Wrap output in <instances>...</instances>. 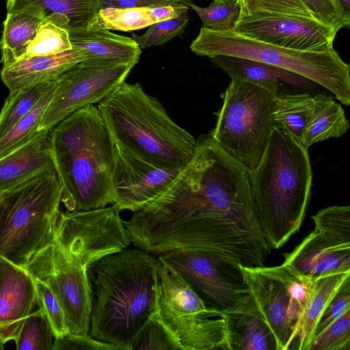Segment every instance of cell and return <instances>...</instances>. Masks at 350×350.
I'll use <instances>...</instances> for the list:
<instances>
[{
  "label": "cell",
  "instance_id": "cell-21",
  "mask_svg": "<svg viewBox=\"0 0 350 350\" xmlns=\"http://www.w3.org/2000/svg\"><path fill=\"white\" fill-rule=\"evenodd\" d=\"M223 313L229 350H276L273 335L251 295L237 307Z\"/></svg>",
  "mask_w": 350,
  "mask_h": 350
},
{
  "label": "cell",
  "instance_id": "cell-23",
  "mask_svg": "<svg viewBox=\"0 0 350 350\" xmlns=\"http://www.w3.org/2000/svg\"><path fill=\"white\" fill-rule=\"evenodd\" d=\"M46 16L44 10L36 5L7 12L0 40L3 67L22 58Z\"/></svg>",
  "mask_w": 350,
  "mask_h": 350
},
{
  "label": "cell",
  "instance_id": "cell-48",
  "mask_svg": "<svg viewBox=\"0 0 350 350\" xmlns=\"http://www.w3.org/2000/svg\"><path fill=\"white\" fill-rule=\"evenodd\" d=\"M3 346H4V344L3 343L1 340L0 339V350L3 349Z\"/></svg>",
  "mask_w": 350,
  "mask_h": 350
},
{
  "label": "cell",
  "instance_id": "cell-7",
  "mask_svg": "<svg viewBox=\"0 0 350 350\" xmlns=\"http://www.w3.org/2000/svg\"><path fill=\"white\" fill-rule=\"evenodd\" d=\"M190 49L199 56L240 57L280 67L302 76L350 105V66L334 49L304 51L277 46L243 36L232 30L201 27Z\"/></svg>",
  "mask_w": 350,
  "mask_h": 350
},
{
  "label": "cell",
  "instance_id": "cell-32",
  "mask_svg": "<svg viewBox=\"0 0 350 350\" xmlns=\"http://www.w3.org/2000/svg\"><path fill=\"white\" fill-rule=\"evenodd\" d=\"M53 338L50 324L38 308L25 318L14 341L18 350H53Z\"/></svg>",
  "mask_w": 350,
  "mask_h": 350
},
{
  "label": "cell",
  "instance_id": "cell-3",
  "mask_svg": "<svg viewBox=\"0 0 350 350\" xmlns=\"http://www.w3.org/2000/svg\"><path fill=\"white\" fill-rule=\"evenodd\" d=\"M50 143L67 211L113 204V142L98 106L86 105L62 120L51 130Z\"/></svg>",
  "mask_w": 350,
  "mask_h": 350
},
{
  "label": "cell",
  "instance_id": "cell-35",
  "mask_svg": "<svg viewBox=\"0 0 350 350\" xmlns=\"http://www.w3.org/2000/svg\"><path fill=\"white\" fill-rule=\"evenodd\" d=\"M179 2L196 11L202 22V27L211 30H232L240 15L238 3L225 5L213 2L203 8L191 0H180Z\"/></svg>",
  "mask_w": 350,
  "mask_h": 350
},
{
  "label": "cell",
  "instance_id": "cell-37",
  "mask_svg": "<svg viewBox=\"0 0 350 350\" xmlns=\"http://www.w3.org/2000/svg\"><path fill=\"white\" fill-rule=\"evenodd\" d=\"M188 21L187 11H186L176 18L152 24L143 35L132 33L131 38L137 43L140 49H145L152 46L163 45L174 37L183 33Z\"/></svg>",
  "mask_w": 350,
  "mask_h": 350
},
{
  "label": "cell",
  "instance_id": "cell-13",
  "mask_svg": "<svg viewBox=\"0 0 350 350\" xmlns=\"http://www.w3.org/2000/svg\"><path fill=\"white\" fill-rule=\"evenodd\" d=\"M157 258L185 281L208 307L226 312L250 295L239 265L210 252L179 248L159 254Z\"/></svg>",
  "mask_w": 350,
  "mask_h": 350
},
{
  "label": "cell",
  "instance_id": "cell-29",
  "mask_svg": "<svg viewBox=\"0 0 350 350\" xmlns=\"http://www.w3.org/2000/svg\"><path fill=\"white\" fill-rule=\"evenodd\" d=\"M313 107V96L307 93L278 94L276 126L299 141Z\"/></svg>",
  "mask_w": 350,
  "mask_h": 350
},
{
  "label": "cell",
  "instance_id": "cell-2",
  "mask_svg": "<svg viewBox=\"0 0 350 350\" xmlns=\"http://www.w3.org/2000/svg\"><path fill=\"white\" fill-rule=\"evenodd\" d=\"M159 260L140 249H124L91 265L93 304L88 334L129 350L135 336L154 313Z\"/></svg>",
  "mask_w": 350,
  "mask_h": 350
},
{
  "label": "cell",
  "instance_id": "cell-46",
  "mask_svg": "<svg viewBox=\"0 0 350 350\" xmlns=\"http://www.w3.org/2000/svg\"><path fill=\"white\" fill-rule=\"evenodd\" d=\"M342 28L350 24V0H331Z\"/></svg>",
  "mask_w": 350,
  "mask_h": 350
},
{
  "label": "cell",
  "instance_id": "cell-47",
  "mask_svg": "<svg viewBox=\"0 0 350 350\" xmlns=\"http://www.w3.org/2000/svg\"><path fill=\"white\" fill-rule=\"evenodd\" d=\"M213 2L228 5L234 3H238V0H213Z\"/></svg>",
  "mask_w": 350,
  "mask_h": 350
},
{
  "label": "cell",
  "instance_id": "cell-20",
  "mask_svg": "<svg viewBox=\"0 0 350 350\" xmlns=\"http://www.w3.org/2000/svg\"><path fill=\"white\" fill-rule=\"evenodd\" d=\"M51 131H40L26 144L0 158V189L6 190L54 167Z\"/></svg>",
  "mask_w": 350,
  "mask_h": 350
},
{
  "label": "cell",
  "instance_id": "cell-17",
  "mask_svg": "<svg viewBox=\"0 0 350 350\" xmlns=\"http://www.w3.org/2000/svg\"><path fill=\"white\" fill-rule=\"evenodd\" d=\"M33 278L22 267L0 257V339L14 340L25 318L35 310Z\"/></svg>",
  "mask_w": 350,
  "mask_h": 350
},
{
  "label": "cell",
  "instance_id": "cell-1",
  "mask_svg": "<svg viewBox=\"0 0 350 350\" xmlns=\"http://www.w3.org/2000/svg\"><path fill=\"white\" fill-rule=\"evenodd\" d=\"M250 170L211 135L159 196L123 221L131 243L158 255L194 248L244 267H262L272 247L261 229Z\"/></svg>",
  "mask_w": 350,
  "mask_h": 350
},
{
  "label": "cell",
  "instance_id": "cell-45",
  "mask_svg": "<svg viewBox=\"0 0 350 350\" xmlns=\"http://www.w3.org/2000/svg\"><path fill=\"white\" fill-rule=\"evenodd\" d=\"M189 7L180 2L150 8V14L155 23L176 18L188 11Z\"/></svg>",
  "mask_w": 350,
  "mask_h": 350
},
{
  "label": "cell",
  "instance_id": "cell-44",
  "mask_svg": "<svg viewBox=\"0 0 350 350\" xmlns=\"http://www.w3.org/2000/svg\"><path fill=\"white\" fill-rule=\"evenodd\" d=\"M180 0H98L99 8L126 9L133 8H151L179 2Z\"/></svg>",
  "mask_w": 350,
  "mask_h": 350
},
{
  "label": "cell",
  "instance_id": "cell-41",
  "mask_svg": "<svg viewBox=\"0 0 350 350\" xmlns=\"http://www.w3.org/2000/svg\"><path fill=\"white\" fill-rule=\"evenodd\" d=\"M349 310H350V277L341 284L321 313L315 327L312 339Z\"/></svg>",
  "mask_w": 350,
  "mask_h": 350
},
{
  "label": "cell",
  "instance_id": "cell-18",
  "mask_svg": "<svg viewBox=\"0 0 350 350\" xmlns=\"http://www.w3.org/2000/svg\"><path fill=\"white\" fill-rule=\"evenodd\" d=\"M284 256V263L312 280L332 273L350 272V243L315 229Z\"/></svg>",
  "mask_w": 350,
  "mask_h": 350
},
{
  "label": "cell",
  "instance_id": "cell-24",
  "mask_svg": "<svg viewBox=\"0 0 350 350\" xmlns=\"http://www.w3.org/2000/svg\"><path fill=\"white\" fill-rule=\"evenodd\" d=\"M208 58L214 66L224 70L231 79L284 83L305 90H312L317 85L290 70L250 59L221 55Z\"/></svg>",
  "mask_w": 350,
  "mask_h": 350
},
{
  "label": "cell",
  "instance_id": "cell-43",
  "mask_svg": "<svg viewBox=\"0 0 350 350\" xmlns=\"http://www.w3.org/2000/svg\"><path fill=\"white\" fill-rule=\"evenodd\" d=\"M312 17L321 23L342 28L331 0H301Z\"/></svg>",
  "mask_w": 350,
  "mask_h": 350
},
{
  "label": "cell",
  "instance_id": "cell-49",
  "mask_svg": "<svg viewBox=\"0 0 350 350\" xmlns=\"http://www.w3.org/2000/svg\"><path fill=\"white\" fill-rule=\"evenodd\" d=\"M5 190L0 189V198Z\"/></svg>",
  "mask_w": 350,
  "mask_h": 350
},
{
  "label": "cell",
  "instance_id": "cell-31",
  "mask_svg": "<svg viewBox=\"0 0 350 350\" xmlns=\"http://www.w3.org/2000/svg\"><path fill=\"white\" fill-rule=\"evenodd\" d=\"M56 85L57 79L36 105L0 139V158L26 144L40 131V122Z\"/></svg>",
  "mask_w": 350,
  "mask_h": 350
},
{
  "label": "cell",
  "instance_id": "cell-30",
  "mask_svg": "<svg viewBox=\"0 0 350 350\" xmlns=\"http://www.w3.org/2000/svg\"><path fill=\"white\" fill-rule=\"evenodd\" d=\"M55 80L10 92L0 112V139L36 105Z\"/></svg>",
  "mask_w": 350,
  "mask_h": 350
},
{
  "label": "cell",
  "instance_id": "cell-15",
  "mask_svg": "<svg viewBox=\"0 0 350 350\" xmlns=\"http://www.w3.org/2000/svg\"><path fill=\"white\" fill-rule=\"evenodd\" d=\"M340 29L313 17L260 11L239 15L232 31L282 48L325 51L334 49V41Z\"/></svg>",
  "mask_w": 350,
  "mask_h": 350
},
{
  "label": "cell",
  "instance_id": "cell-26",
  "mask_svg": "<svg viewBox=\"0 0 350 350\" xmlns=\"http://www.w3.org/2000/svg\"><path fill=\"white\" fill-rule=\"evenodd\" d=\"M350 272L332 273L319 277L312 282L298 339V350H307L321 313L332 300Z\"/></svg>",
  "mask_w": 350,
  "mask_h": 350
},
{
  "label": "cell",
  "instance_id": "cell-22",
  "mask_svg": "<svg viewBox=\"0 0 350 350\" xmlns=\"http://www.w3.org/2000/svg\"><path fill=\"white\" fill-rule=\"evenodd\" d=\"M72 45L85 51L90 58L119 61L135 65L142 49L131 38L113 33L103 27L91 29L68 27Z\"/></svg>",
  "mask_w": 350,
  "mask_h": 350
},
{
  "label": "cell",
  "instance_id": "cell-36",
  "mask_svg": "<svg viewBox=\"0 0 350 350\" xmlns=\"http://www.w3.org/2000/svg\"><path fill=\"white\" fill-rule=\"evenodd\" d=\"M315 230L343 243H350V206H331L312 217Z\"/></svg>",
  "mask_w": 350,
  "mask_h": 350
},
{
  "label": "cell",
  "instance_id": "cell-33",
  "mask_svg": "<svg viewBox=\"0 0 350 350\" xmlns=\"http://www.w3.org/2000/svg\"><path fill=\"white\" fill-rule=\"evenodd\" d=\"M98 21L107 29L123 31L143 29L155 23L150 14V8H108L99 11Z\"/></svg>",
  "mask_w": 350,
  "mask_h": 350
},
{
  "label": "cell",
  "instance_id": "cell-19",
  "mask_svg": "<svg viewBox=\"0 0 350 350\" xmlns=\"http://www.w3.org/2000/svg\"><path fill=\"white\" fill-rule=\"evenodd\" d=\"M90 59L86 51L72 45V48L57 54L20 59L3 67L1 77L10 91L47 83L57 79L63 72L79 63Z\"/></svg>",
  "mask_w": 350,
  "mask_h": 350
},
{
  "label": "cell",
  "instance_id": "cell-38",
  "mask_svg": "<svg viewBox=\"0 0 350 350\" xmlns=\"http://www.w3.org/2000/svg\"><path fill=\"white\" fill-rule=\"evenodd\" d=\"M307 350H350V310L314 337Z\"/></svg>",
  "mask_w": 350,
  "mask_h": 350
},
{
  "label": "cell",
  "instance_id": "cell-4",
  "mask_svg": "<svg viewBox=\"0 0 350 350\" xmlns=\"http://www.w3.org/2000/svg\"><path fill=\"white\" fill-rule=\"evenodd\" d=\"M250 180L264 236L279 249L299 230L308 205L312 172L308 149L275 127Z\"/></svg>",
  "mask_w": 350,
  "mask_h": 350
},
{
  "label": "cell",
  "instance_id": "cell-25",
  "mask_svg": "<svg viewBox=\"0 0 350 350\" xmlns=\"http://www.w3.org/2000/svg\"><path fill=\"white\" fill-rule=\"evenodd\" d=\"M349 123L339 103L325 93L313 96V107L301 137L307 149L319 142L345 134Z\"/></svg>",
  "mask_w": 350,
  "mask_h": 350
},
{
  "label": "cell",
  "instance_id": "cell-5",
  "mask_svg": "<svg viewBox=\"0 0 350 350\" xmlns=\"http://www.w3.org/2000/svg\"><path fill=\"white\" fill-rule=\"evenodd\" d=\"M98 107L113 143L155 165L182 170L197 141L138 83L123 81Z\"/></svg>",
  "mask_w": 350,
  "mask_h": 350
},
{
  "label": "cell",
  "instance_id": "cell-6",
  "mask_svg": "<svg viewBox=\"0 0 350 350\" xmlns=\"http://www.w3.org/2000/svg\"><path fill=\"white\" fill-rule=\"evenodd\" d=\"M62 191L53 167L3 191L0 198V257L24 267L52 240Z\"/></svg>",
  "mask_w": 350,
  "mask_h": 350
},
{
  "label": "cell",
  "instance_id": "cell-40",
  "mask_svg": "<svg viewBox=\"0 0 350 350\" xmlns=\"http://www.w3.org/2000/svg\"><path fill=\"white\" fill-rule=\"evenodd\" d=\"M240 15L269 12L312 17L301 0H238Z\"/></svg>",
  "mask_w": 350,
  "mask_h": 350
},
{
  "label": "cell",
  "instance_id": "cell-9",
  "mask_svg": "<svg viewBox=\"0 0 350 350\" xmlns=\"http://www.w3.org/2000/svg\"><path fill=\"white\" fill-rule=\"evenodd\" d=\"M155 296L152 314L181 350H229L224 313L207 306L185 281L161 261L156 272Z\"/></svg>",
  "mask_w": 350,
  "mask_h": 350
},
{
  "label": "cell",
  "instance_id": "cell-12",
  "mask_svg": "<svg viewBox=\"0 0 350 350\" xmlns=\"http://www.w3.org/2000/svg\"><path fill=\"white\" fill-rule=\"evenodd\" d=\"M24 268L53 292L63 310L68 332L88 334L94 295L88 269L76 262L53 236Z\"/></svg>",
  "mask_w": 350,
  "mask_h": 350
},
{
  "label": "cell",
  "instance_id": "cell-27",
  "mask_svg": "<svg viewBox=\"0 0 350 350\" xmlns=\"http://www.w3.org/2000/svg\"><path fill=\"white\" fill-rule=\"evenodd\" d=\"M31 5L42 8L46 15L52 13L65 15L71 28L101 27L98 21V0H6L7 12Z\"/></svg>",
  "mask_w": 350,
  "mask_h": 350
},
{
  "label": "cell",
  "instance_id": "cell-11",
  "mask_svg": "<svg viewBox=\"0 0 350 350\" xmlns=\"http://www.w3.org/2000/svg\"><path fill=\"white\" fill-rule=\"evenodd\" d=\"M120 211L114 204L89 211H59L53 221V238L75 262L88 269L131 243Z\"/></svg>",
  "mask_w": 350,
  "mask_h": 350
},
{
  "label": "cell",
  "instance_id": "cell-34",
  "mask_svg": "<svg viewBox=\"0 0 350 350\" xmlns=\"http://www.w3.org/2000/svg\"><path fill=\"white\" fill-rule=\"evenodd\" d=\"M178 342L165 325L152 314L133 339L129 350H178Z\"/></svg>",
  "mask_w": 350,
  "mask_h": 350
},
{
  "label": "cell",
  "instance_id": "cell-16",
  "mask_svg": "<svg viewBox=\"0 0 350 350\" xmlns=\"http://www.w3.org/2000/svg\"><path fill=\"white\" fill-rule=\"evenodd\" d=\"M181 170L155 165L113 143V204L134 212L164 191Z\"/></svg>",
  "mask_w": 350,
  "mask_h": 350
},
{
  "label": "cell",
  "instance_id": "cell-39",
  "mask_svg": "<svg viewBox=\"0 0 350 350\" xmlns=\"http://www.w3.org/2000/svg\"><path fill=\"white\" fill-rule=\"evenodd\" d=\"M37 304L45 314L54 336L59 338L68 332L61 306L50 287L44 282L35 279Z\"/></svg>",
  "mask_w": 350,
  "mask_h": 350
},
{
  "label": "cell",
  "instance_id": "cell-14",
  "mask_svg": "<svg viewBox=\"0 0 350 350\" xmlns=\"http://www.w3.org/2000/svg\"><path fill=\"white\" fill-rule=\"evenodd\" d=\"M135 65L105 59H87L57 79L39 131H51L77 110L100 103L129 76Z\"/></svg>",
  "mask_w": 350,
  "mask_h": 350
},
{
  "label": "cell",
  "instance_id": "cell-10",
  "mask_svg": "<svg viewBox=\"0 0 350 350\" xmlns=\"http://www.w3.org/2000/svg\"><path fill=\"white\" fill-rule=\"evenodd\" d=\"M240 270L250 295L271 329L276 350L298 349L301 321L313 280L285 263Z\"/></svg>",
  "mask_w": 350,
  "mask_h": 350
},
{
  "label": "cell",
  "instance_id": "cell-28",
  "mask_svg": "<svg viewBox=\"0 0 350 350\" xmlns=\"http://www.w3.org/2000/svg\"><path fill=\"white\" fill-rule=\"evenodd\" d=\"M68 27L69 21L65 15L59 13L47 15L21 59L57 54L71 49Z\"/></svg>",
  "mask_w": 350,
  "mask_h": 350
},
{
  "label": "cell",
  "instance_id": "cell-42",
  "mask_svg": "<svg viewBox=\"0 0 350 350\" xmlns=\"http://www.w3.org/2000/svg\"><path fill=\"white\" fill-rule=\"evenodd\" d=\"M123 350L118 345L98 340L88 334H77L68 332L54 338L53 350Z\"/></svg>",
  "mask_w": 350,
  "mask_h": 350
},
{
  "label": "cell",
  "instance_id": "cell-8",
  "mask_svg": "<svg viewBox=\"0 0 350 350\" xmlns=\"http://www.w3.org/2000/svg\"><path fill=\"white\" fill-rule=\"evenodd\" d=\"M280 84L231 79L221 94L212 137L250 172L259 163L277 127L275 113Z\"/></svg>",
  "mask_w": 350,
  "mask_h": 350
}]
</instances>
